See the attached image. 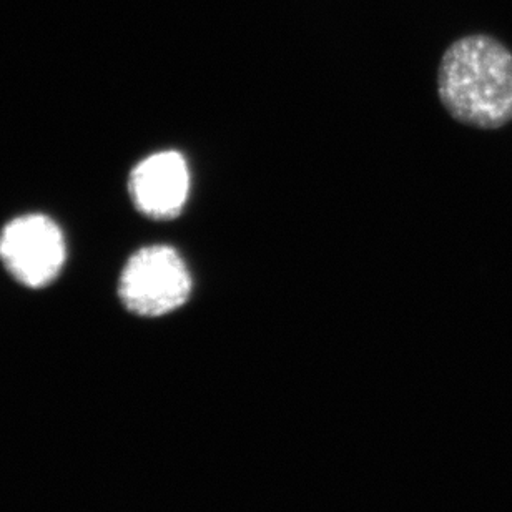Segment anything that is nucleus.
Listing matches in <instances>:
<instances>
[{"label": "nucleus", "mask_w": 512, "mask_h": 512, "mask_svg": "<svg viewBox=\"0 0 512 512\" xmlns=\"http://www.w3.org/2000/svg\"><path fill=\"white\" fill-rule=\"evenodd\" d=\"M438 95L459 124L496 130L512 122V52L491 35L461 37L444 50Z\"/></svg>", "instance_id": "obj_1"}, {"label": "nucleus", "mask_w": 512, "mask_h": 512, "mask_svg": "<svg viewBox=\"0 0 512 512\" xmlns=\"http://www.w3.org/2000/svg\"><path fill=\"white\" fill-rule=\"evenodd\" d=\"M192 290L187 263L168 245H152L133 253L119 281L125 308L145 318H158L182 308Z\"/></svg>", "instance_id": "obj_2"}, {"label": "nucleus", "mask_w": 512, "mask_h": 512, "mask_svg": "<svg viewBox=\"0 0 512 512\" xmlns=\"http://www.w3.org/2000/svg\"><path fill=\"white\" fill-rule=\"evenodd\" d=\"M65 256L64 233L45 215L15 218L0 233V260L15 280L29 288L52 283Z\"/></svg>", "instance_id": "obj_3"}, {"label": "nucleus", "mask_w": 512, "mask_h": 512, "mask_svg": "<svg viewBox=\"0 0 512 512\" xmlns=\"http://www.w3.org/2000/svg\"><path fill=\"white\" fill-rule=\"evenodd\" d=\"M138 212L152 220L180 217L190 195V170L182 153L157 152L138 162L128 178Z\"/></svg>", "instance_id": "obj_4"}]
</instances>
